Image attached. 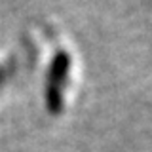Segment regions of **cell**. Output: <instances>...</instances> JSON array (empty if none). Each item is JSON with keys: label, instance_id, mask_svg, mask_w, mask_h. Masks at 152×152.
I'll use <instances>...</instances> for the list:
<instances>
[{"label": "cell", "instance_id": "6da1fadb", "mask_svg": "<svg viewBox=\"0 0 152 152\" xmlns=\"http://www.w3.org/2000/svg\"><path fill=\"white\" fill-rule=\"evenodd\" d=\"M70 70V55L66 51L59 50L51 59L50 70H48V82H46V107L48 112L57 116L63 112V89L69 80Z\"/></svg>", "mask_w": 152, "mask_h": 152}, {"label": "cell", "instance_id": "7a4b0ae2", "mask_svg": "<svg viewBox=\"0 0 152 152\" xmlns=\"http://www.w3.org/2000/svg\"><path fill=\"white\" fill-rule=\"evenodd\" d=\"M2 82H4V70L0 69V84H2Z\"/></svg>", "mask_w": 152, "mask_h": 152}]
</instances>
